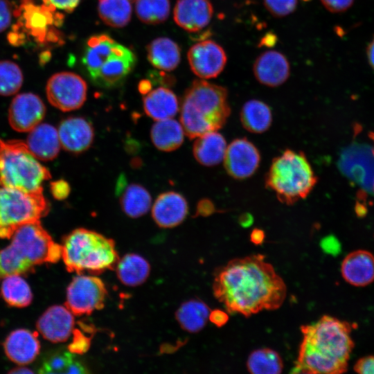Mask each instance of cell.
Here are the masks:
<instances>
[{
	"instance_id": "6da1fadb",
	"label": "cell",
	"mask_w": 374,
	"mask_h": 374,
	"mask_svg": "<svg viewBox=\"0 0 374 374\" xmlns=\"http://www.w3.org/2000/svg\"><path fill=\"white\" fill-rule=\"evenodd\" d=\"M213 292L230 314L249 317L283 303L287 287L262 254L233 258L217 269Z\"/></svg>"
},
{
	"instance_id": "7a4b0ae2",
	"label": "cell",
	"mask_w": 374,
	"mask_h": 374,
	"mask_svg": "<svg viewBox=\"0 0 374 374\" xmlns=\"http://www.w3.org/2000/svg\"><path fill=\"white\" fill-rule=\"evenodd\" d=\"M351 326L324 315L314 323L301 326L303 335L292 373L338 374L346 371L354 347Z\"/></svg>"
},
{
	"instance_id": "3957f363",
	"label": "cell",
	"mask_w": 374,
	"mask_h": 374,
	"mask_svg": "<svg viewBox=\"0 0 374 374\" xmlns=\"http://www.w3.org/2000/svg\"><path fill=\"white\" fill-rule=\"evenodd\" d=\"M230 113L226 88L205 80H195L184 95L180 123L186 135L196 139L221 129Z\"/></svg>"
},
{
	"instance_id": "277c9868",
	"label": "cell",
	"mask_w": 374,
	"mask_h": 374,
	"mask_svg": "<svg viewBox=\"0 0 374 374\" xmlns=\"http://www.w3.org/2000/svg\"><path fill=\"white\" fill-rule=\"evenodd\" d=\"M136 62L130 49L107 34L89 37L82 57V64L90 80L105 89L122 84Z\"/></svg>"
},
{
	"instance_id": "5b68a950",
	"label": "cell",
	"mask_w": 374,
	"mask_h": 374,
	"mask_svg": "<svg viewBox=\"0 0 374 374\" xmlns=\"http://www.w3.org/2000/svg\"><path fill=\"white\" fill-rule=\"evenodd\" d=\"M62 247V258L69 272L98 274L115 268L119 260L112 239L84 228L69 233Z\"/></svg>"
},
{
	"instance_id": "8992f818",
	"label": "cell",
	"mask_w": 374,
	"mask_h": 374,
	"mask_svg": "<svg viewBox=\"0 0 374 374\" xmlns=\"http://www.w3.org/2000/svg\"><path fill=\"white\" fill-rule=\"evenodd\" d=\"M317 181L304 152L290 149L272 160L265 179V186L286 205L306 198Z\"/></svg>"
},
{
	"instance_id": "52a82bcc",
	"label": "cell",
	"mask_w": 374,
	"mask_h": 374,
	"mask_svg": "<svg viewBox=\"0 0 374 374\" xmlns=\"http://www.w3.org/2000/svg\"><path fill=\"white\" fill-rule=\"evenodd\" d=\"M49 170L29 151L25 141L0 139V185L27 193L42 192Z\"/></svg>"
},
{
	"instance_id": "ba28073f",
	"label": "cell",
	"mask_w": 374,
	"mask_h": 374,
	"mask_svg": "<svg viewBox=\"0 0 374 374\" xmlns=\"http://www.w3.org/2000/svg\"><path fill=\"white\" fill-rule=\"evenodd\" d=\"M48 211L42 192L27 193L0 185V238H10L19 226L40 220Z\"/></svg>"
},
{
	"instance_id": "9c48e42d",
	"label": "cell",
	"mask_w": 374,
	"mask_h": 374,
	"mask_svg": "<svg viewBox=\"0 0 374 374\" xmlns=\"http://www.w3.org/2000/svg\"><path fill=\"white\" fill-rule=\"evenodd\" d=\"M10 238V244L35 267L55 263L62 258V245L53 241L39 220L21 225Z\"/></svg>"
},
{
	"instance_id": "30bf717a",
	"label": "cell",
	"mask_w": 374,
	"mask_h": 374,
	"mask_svg": "<svg viewBox=\"0 0 374 374\" xmlns=\"http://www.w3.org/2000/svg\"><path fill=\"white\" fill-rule=\"evenodd\" d=\"M20 28L39 42H55L59 36L53 26L61 24L62 13L36 0H22L20 6L15 9Z\"/></svg>"
},
{
	"instance_id": "8fae6325",
	"label": "cell",
	"mask_w": 374,
	"mask_h": 374,
	"mask_svg": "<svg viewBox=\"0 0 374 374\" xmlns=\"http://www.w3.org/2000/svg\"><path fill=\"white\" fill-rule=\"evenodd\" d=\"M48 102L62 112L80 108L87 99V84L79 75L69 71L56 73L46 85Z\"/></svg>"
},
{
	"instance_id": "7c38bea8",
	"label": "cell",
	"mask_w": 374,
	"mask_h": 374,
	"mask_svg": "<svg viewBox=\"0 0 374 374\" xmlns=\"http://www.w3.org/2000/svg\"><path fill=\"white\" fill-rule=\"evenodd\" d=\"M107 289L99 278L79 275L66 290L65 306L76 316L90 314L104 307Z\"/></svg>"
},
{
	"instance_id": "4fadbf2b",
	"label": "cell",
	"mask_w": 374,
	"mask_h": 374,
	"mask_svg": "<svg viewBox=\"0 0 374 374\" xmlns=\"http://www.w3.org/2000/svg\"><path fill=\"white\" fill-rule=\"evenodd\" d=\"M339 168L348 179L367 190L374 179V154L372 148L353 144L346 148L339 160Z\"/></svg>"
},
{
	"instance_id": "5bb4252c",
	"label": "cell",
	"mask_w": 374,
	"mask_h": 374,
	"mask_svg": "<svg viewBox=\"0 0 374 374\" xmlns=\"http://www.w3.org/2000/svg\"><path fill=\"white\" fill-rule=\"evenodd\" d=\"M223 162L229 175L235 179H244L258 170L260 154L256 145L246 138L235 139L227 145Z\"/></svg>"
},
{
	"instance_id": "9a60e30c",
	"label": "cell",
	"mask_w": 374,
	"mask_h": 374,
	"mask_svg": "<svg viewBox=\"0 0 374 374\" xmlns=\"http://www.w3.org/2000/svg\"><path fill=\"white\" fill-rule=\"evenodd\" d=\"M226 60L223 48L212 40L197 42L188 52V60L192 71L202 79L218 76L224 69Z\"/></svg>"
},
{
	"instance_id": "2e32d148",
	"label": "cell",
	"mask_w": 374,
	"mask_h": 374,
	"mask_svg": "<svg viewBox=\"0 0 374 374\" xmlns=\"http://www.w3.org/2000/svg\"><path fill=\"white\" fill-rule=\"evenodd\" d=\"M45 114V105L38 96L30 92L21 93L10 103L8 122L14 130L28 132L40 124Z\"/></svg>"
},
{
	"instance_id": "e0dca14e",
	"label": "cell",
	"mask_w": 374,
	"mask_h": 374,
	"mask_svg": "<svg viewBox=\"0 0 374 374\" xmlns=\"http://www.w3.org/2000/svg\"><path fill=\"white\" fill-rule=\"evenodd\" d=\"M61 147L72 154L87 151L94 139V129L83 117L71 116L62 121L57 128Z\"/></svg>"
},
{
	"instance_id": "ac0fdd59",
	"label": "cell",
	"mask_w": 374,
	"mask_h": 374,
	"mask_svg": "<svg viewBox=\"0 0 374 374\" xmlns=\"http://www.w3.org/2000/svg\"><path fill=\"white\" fill-rule=\"evenodd\" d=\"M74 327L73 313L62 305L48 308L39 318L37 328L46 340L59 343L66 341Z\"/></svg>"
},
{
	"instance_id": "d6986e66",
	"label": "cell",
	"mask_w": 374,
	"mask_h": 374,
	"mask_svg": "<svg viewBox=\"0 0 374 374\" xmlns=\"http://www.w3.org/2000/svg\"><path fill=\"white\" fill-rule=\"evenodd\" d=\"M188 206L185 197L174 191L160 194L152 206V217L161 228H172L186 217Z\"/></svg>"
},
{
	"instance_id": "ffe728a7",
	"label": "cell",
	"mask_w": 374,
	"mask_h": 374,
	"mask_svg": "<svg viewBox=\"0 0 374 374\" xmlns=\"http://www.w3.org/2000/svg\"><path fill=\"white\" fill-rule=\"evenodd\" d=\"M253 71L255 78L260 83L275 87L281 85L287 80L290 67L283 54L276 51H267L256 58Z\"/></svg>"
},
{
	"instance_id": "44dd1931",
	"label": "cell",
	"mask_w": 374,
	"mask_h": 374,
	"mask_svg": "<svg viewBox=\"0 0 374 374\" xmlns=\"http://www.w3.org/2000/svg\"><path fill=\"white\" fill-rule=\"evenodd\" d=\"M213 14L209 0H177L173 17L176 24L189 32H197L206 27Z\"/></svg>"
},
{
	"instance_id": "7402d4cb",
	"label": "cell",
	"mask_w": 374,
	"mask_h": 374,
	"mask_svg": "<svg viewBox=\"0 0 374 374\" xmlns=\"http://www.w3.org/2000/svg\"><path fill=\"white\" fill-rule=\"evenodd\" d=\"M8 358L15 364L23 366L33 362L40 350L38 335L26 329L11 332L3 343Z\"/></svg>"
},
{
	"instance_id": "603a6c76",
	"label": "cell",
	"mask_w": 374,
	"mask_h": 374,
	"mask_svg": "<svg viewBox=\"0 0 374 374\" xmlns=\"http://www.w3.org/2000/svg\"><path fill=\"white\" fill-rule=\"evenodd\" d=\"M341 273L349 284L362 287L374 280V256L366 250L348 253L343 260Z\"/></svg>"
},
{
	"instance_id": "cb8c5ba5",
	"label": "cell",
	"mask_w": 374,
	"mask_h": 374,
	"mask_svg": "<svg viewBox=\"0 0 374 374\" xmlns=\"http://www.w3.org/2000/svg\"><path fill=\"white\" fill-rule=\"evenodd\" d=\"M28 132L25 143L36 159L51 161L57 157L61 148L57 129L50 124L42 123Z\"/></svg>"
},
{
	"instance_id": "d4e9b609",
	"label": "cell",
	"mask_w": 374,
	"mask_h": 374,
	"mask_svg": "<svg viewBox=\"0 0 374 374\" xmlns=\"http://www.w3.org/2000/svg\"><path fill=\"white\" fill-rule=\"evenodd\" d=\"M116 191L122 211L130 217H141L151 208L152 197L148 190L139 184H127L123 176L118 179Z\"/></svg>"
},
{
	"instance_id": "484cf974",
	"label": "cell",
	"mask_w": 374,
	"mask_h": 374,
	"mask_svg": "<svg viewBox=\"0 0 374 374\" xmlns=\"http://www.w3.org/2000/svg\"><path fill=\"white\" fill-rule=\"evenodd\" d=\"M143 105L145 113L155 121L172 118L179 109L177 96L164 87L151 89L145 94Z\"/></svg>"
},
{
	"instance_id": "4316f807",
	"label": "cell",
	"mask_w": 374,
	"mask_h": 374,
	"mask_svg": "<svg viewBox=\"0 0 374 374\" xmlns=\"http://www.w3.org/2000/svg\"><path fill=\"white\" fill-rule=\"evenodd\" d=\"M226 148V141L223 135L213 131L196 138L193 152L199 163L214 166L223 161Z\"/></svg>"
},
{
	"instance_id": "83f0119b",
	"label": "cell",
	"mask_w": 374,
	"mask_h": 374,
	"mask_svg": "<svg viewBox=\"0 0 374 374\" xmlns=\"http://www.w3.org/2000/svg\"><path fill=\"white\" fill-rule=\"evenodd\" d=\"M184 134L181 123L172 118L156 121L150 130L152 143L163 152H172L179 148L184 142Z\"/></svg>"
},
{
	"instance_id": "f1b7e54d",
	"label": "cell",
	"mask_w": 374,
	"mask_h": 374,
	"mask_svg": "<svg viewBox=\"0 0 374 374\" xmlns=\"http://www.w3.org/2000/svg\"><path fill=\"white\" fill-rule=\"evenodd\" d=\"M179 46L168 37H158L147 46L150 64L157 69L171 71L177 68L181 59Z\"/></svg>"
},
{
	"instance_id": "f546056e",
	"label": "cell",
	"mask_w": 374,
	"mask_h": 374,
	"mask_svg": "<svg viewBox=\"0 0 374 374\" xmlns=\"http://www.w3.org/2000/svg\"><path fill=\"white\" fill-rule=\"evenodd\" d=\"M116 274L119 280L125 285L134 287L143 283L149 276L150 266L142 256L136 253H128L117 262Z\"/></svg>"
},
{
	"instance_id": "4dcf8cb0",
	"label": "cell",
	"mask_w": 374,
	"mask_h": 374,
	"mask_svg": "<svg viewBox=\"0 0 374 374\" xmlns=\"http://www.w3.org/2000/svg\"><path fill=\"white\" fill-rule=\"evenodd\" d=\"M240 121L249 132L260 134L271 125L272 114L270 107L264 102L252 99L246 102L240 111Z\"/></svg>"
},
{
	"instance_id": "1f68e13d",
	"label": "cell",
	"mask_w": 374,
	"mask_h": 374,
	"mask_svg": "<svg viewBox=\"0 0 374 374\" xmlns=\"http://www.w3.org/2000/svg\"><path fill=\"white\" fill-rule=\"evenodd\" d=\"M210 312L205 303L198 299H191L180 305L176 312V319L182 329L194 333L204 328Z\"/></svg>"
},
{
	"instance_id": "d6a6232c",
	"label": "cell",
	"mask_w": 374,
	"mask_h": 374,
	"mask_svg": "<svg viewBox=\"0 0 374 374\" xmlns=\"http://www.w3.org/2000/svg\"><path fill=\"white\" fill-rule=\"evenodd\" d=\"M1 295L8 305L16 308L27 307L33 300L31 289L20 275L6 276L1 280Z\"/></svg>"
},
{
	"instance_id": "836d02e7",
	"label": "cell",
	"mask_w": 374,
	"mask_h": 374,
	"mask_svg": "<svg viewBox=\"0 0 374 374\" xmlns=\"http://www.w3.org/2000/svg\"><path fill=\"white\" fill-rule=\"evenodd\" d=\"M38 372L39 373H87L88 371L73 353L60 350L46 356Z\"/></svg>"
},
{
	"instance_id": "e575fe53",
	"label": "cell",
	"mask_w": 374,
	"mask_h": 374,
	"mask_svg": "<svg viewBox=\"0 0 374 374\" xmlns=\"http://www.w3.org/2000/svg\"><path fill=\"white\" fill-rule=\"evenodd\" d=\"M247 368L254 374H279L283 369V362L278 353L269 348H262L250 353Z\"/></svg>"
},
{
	"instance_id": "d590c367",
	"label": "cell",
	"mask_w": 374,
	"mask_h": 374,
	"mask_svg": "<svg viewBox=\"0 0 374 374\" xmlns=\"http://www.w3.org/2000/svg\"><path fill=\"white\" fill-rule=\"evenodd\" d=\"M98 10L102 21L114 28L126 26L132 16V6L128 0H98Z\"/></svg>"
},
{
	"instance_id": "8d00e7d4",
	"label": "cell",
	"mask_w": 374,
	"mask_h": 374,
	"mask_svg": "<svg viewBox=\"0 0 374 374\" xmlns=\"http://www.w3.org/2000/svg\"><path fill=\"white\" fill-rule=\"evenodd\" d=\"M34 269L11 244L0 249V281L6 276L30 274Z\"/></svg>"
},
{
	"instance_id": "74e56055",
	"label": "cell",
	"mask_w": 374,
	"mask_h": 374,
	"mask_svg": "<svg viewBox=\"0 0 374 374\" xmlns=\"http://www.w3.org/2000/svg\"><path fill=\"white\" fill-rule=\"evenodd\" d=\"M169 0H136L135 10L145 24H158L165 21L170 14Z\"/></svg>"
},
{
	"instance_id": "f35d334b",
	"label": "cell",
	"mask_w": 374,
	"mask_h": 374,
	"mask_svg": "<svg viewBox=\"0 0 374 374\" xmlns=\"http://www.w3.org/2000/svg\"><path fill=\"white\" fill-rule=\"evenodd\" d=\"M24 76L21 68L10 60L0 61V96H10L21 89Z\"/></svg>"
},
{
	"instance_id": "ab89813d",
	"label": "cell",
	"mask_w": 374,
	"mask_h": 374,
	"mask_svg": "<svg viewBox=\"0 0 374 374\" xmlns=\"http://www.w3.org/2000/svg\"><path fill=\"white\" fill-rule=\"evenodd\" d=\"M267 10L276 17H284L292 13L296 7L297 0H264Z\"/></svg>"
},
{
	"instance_id": "60d3db41",
	"label": "cell",
	"mask_w": 374,
	"mask_h": 374,
	"mask_svg": "<svg viewBox=\"0 0 374 374\" xmlns=\"http://www.w3.org/2000/svg\"><path fill=\"white\" fill-rule=\"evenodd\" d=\"M13 15L15 9L11 3L8 0H0V33L10 26Z\"/></svg>"
},
{
	"instance_id": "b9f144b4",
	"label": "cell",
	"mask_w": 374,
	"mask_h": 374,
	"mask_svg": "<svg viewBox=\"0 0 374 374\" xmlns=\"http://www.w3.org/2000/svg\"><path fill=\"white\" fill-rule=\"evenodd\" d=\"M89 339L81 332L76 330L74 332L73 339L69 346V350L73 353L82 354L85 353L89 347Z\"/></svg>"
},
{
	"instance_id": "7bdbcfd3",
	"label": "cell",
	"mask_w": 374,
	"mask_h": 374,
	"mask_svg": "<svg viewBox=\"0 0 374 374\" xmlns=\"http://www.w3.org/2000/svg\"><path fill=\"white\" fill-rule=\"evenodd\" d=\"M39 1L56 11L71 12L78 6L80 0H39Z\"/></svg>"
},
{
	"instance_id": "ee69618b",
	"label": "cell",
	"mask_w": 374,
	"mask_h": 374,
	"mask_svg": "<svg viewBox=\"0 0 374 374\" xmlns=\"http://www.w3.org/2000/svg\"><path fill=\"white\" fill-rule=\"evenodd\" d=\"M51 190L55 199L62 200L68 197L71 188L66 181L60 179L51 184Z\"/></svg>"
},
{
	"instance_id": "f6af8a7d",
	"label": "cell",
	"mask_w": 374,
	"mask_h": 374,
	"mask_svg": "<svg viewBox=\"0 0 374 374\" xmlns=\"http://www.w3.org/2000/svg\"><path fill=\"white\" fill-rule=\"evenodd\" d=\"M354 0H321L326 9L332 12H341L349 8Z\"/></svg>"
},
{
	"instance_id": "bcb514c9",
	"label": "cell",
	"mask_w": 374,
	"mask_h": 374,
	"mask_svg": "<svg viewBox=\"0 0 374 374\" xmlns=\"http://www.w3.org/2000/svg\"><path fill=\"white\" fill-rule=\"evenodd\" d=\"M354 370L359 373L374 374V355L359 359L356 362Z\"/></svg>"
},
{
	"instance_id": "7dc6e473",
	"label": "cell",
	"mask_w": 374,
	"mask_h": 374,
	"mask_svg": "<svg viewBox=\"0 0 374 374\" xmlns=\"http://www.w3.org/2000/svg\"><path fill=\"white\" fill-rule=\"evenodd\" d=\"M209 319L212 323L218 327H221L226 323L229 319L228 314L220 310L211 311Z\"/></svg>"
},
{
	"instance_id": "c3c4849f",
	"label": "cell",
	"mask_w": 374,
	"mask_h": 374,
	"mask_svg": "<svg viewBox=\"0 0 374 374\" xmlns=\"http://www.w3.org/2000/svg\"><path fill=\"white\" fill-rule=\"evenodd\" d=\"M215 211L213 202L208 199H201L197 206V213L202 215H208Z\"/></svg>"
},
{
	"instance_id": "681fc988",
	"label": "cell",
	"mask_w": 374,
	"mask_h": 374,
	"mask_svg": "<svg viewBox=\"0 0 374 374\" xmlns=\"http://www.w3.org/2000/svg\"><path fill=\"white\" fill-rule=\"evenodd\" d=\"M251 240L256 244H260L265 238L264 232L258 229H254L251 233Z\"/></svg>"
},
{
	"instance_id": "f907efd6",
	"label": "cell",
	"mask_w": 374,
	"mask_h": 374,
	"mask_svg": "<svg viewBox=\"0 0 374 374\" xmlns=\"http://www.w3.org/2000/svg\"><path fill=\"white\" fill-rule=\"evenodd\" d=\"M140 93L145 95L151 90V83L150 80H143L139 84Z\"/></svg>"
},
{
	"instance_id": "816d5d0a",
	"label": "cell",
	"mask_w": 374,
	"mask_h": 374,
	"mask_svg": "<svg viewBox=\"0 0 374 374\" xmlns=\"http://www.w3.org/2000/svg\"><path fill=\"white\" fill-rule=\"evenodd\" d=\"M367 56L369 61L370 64L371 65L372 68L374 69V39L369 44L368 49H367Z\"/></svg>"
},
{
	"instance_id": "f5cc1de1",
	"label": "cell",
	"mask_w": 374,
	"mask_h": 374,
	"mask_svg": "<svg viewBox=\"0 0 374 374\" xmlns=\"http://www.w3.org/2000/svg\"><path fill=\"white\" fill-rule=\"evenodd\" d=\"M10 373H33V371L25 367H18V368H15L14 369L10 371Z\"/></svg>"
},
{
	"instance_id": "db71d44e",
	"label": "cell",
	"mask_w": 374,
	"mask_h": 374,
	"mask_svg": "<svg viewBox=\"0 0 374 374\" xmlns=\"http://www.w3.org/2000/svg\"><path fill=\"white\" fill-rule=\"evenodd\" d=\"M369 138L373 141V148H372V150H373V153L374 154V131L373 132H371L369 133Z\"/></svg>"
},
{
	"instance_id": "11a10c76",
	"label": "cell",
	"mask_w": 374,
	"mask_h": 374,
	"mask_svg": "<svg viewBox=\"0 0 374 374\" xmlns=\"http://www.w3.org/2000/svg\"><path fill=\"white\" fill-rule=\"evenodd\" d=\"M372 190H373V193H374V179H373V184H372Z\"/></svg>"
}]
</instances>
